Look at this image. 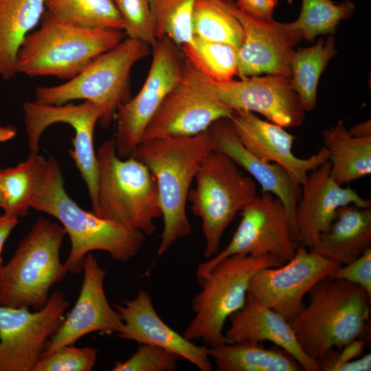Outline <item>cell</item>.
<instances>
[{"instance_id":"1","label":"cell","mask_w":371,"mask_h":371,"mask_svg":"<svg viewBox=\"0 0 371 371\" xmlns=\"http://www.w3.org/2000/svg\"><path fill=\"white\" fill-rule=\"evenodd\" d=\"M48 159L45 179L30 206L58 220L69 236L71 250L63 264L65 276L82 271L86 256L93 251H104L122 262L133 258L141 249L145 235L82 209L67 194L57 161Z\"/></svg>"},{"instance_id":"2","label":"cell","mask_w":371,"mask_h":371,"mask_svg":"<svg viewBox=\"0 0 371 371\" xmlns=\"http://www.w3.org/2000/svg\"><path fill=\"white\" fill-rule=\"evenodd\" d=\"M212 151L207 130L192 136L144 140L138 144L133 157L148 167L158 187L164 221L158 256L191 233L186 213L190 188L202 161Z\"/></svg>"},{"instance_id":"3","label":"cell","mask_w":371,"mask_h":371,"mask_svg":"<svg viewBox=\"0 0 371 371\" xmlns=\"http://www.w3.org/2000/svg\"><path fill=\"white\" fill-rule=\"evenodd\" d=\"M308 293V304L290 323L306 355L317 362L330 350L363 338L371 297L363 287L326 277Z\"/></svg>"},{"instance_id":"4","label":"cell","mask_w":371,"mask_h":371,"mask_svg":"<svg viewBox=\"0 0 371 371\" xmlns=\"http://www.w3.org/2000/svg\"><path fill=\"white\" fill-rule=\"evenodd\" d=\"M39 23L25 36L17 54L18 74L29 77L69 80L126 37L124 30L70 25L45 10Z\"/></svg>"},{"instance_id":"5","label":"cell","mask_w":371,"mask_h":371,"mask_svg":"<svg viewBox=\"0 0 371 371\" xmlns=\"http://www.w3.org/2000/svg\"><path fill=\"white\" fill-rule=\"evenodd\" d=\"M98 216L139 230L145 236L156 231L155 220L161 216L156 179L135 157H118L114 139L96 151Z\"/></svg>"},{"instance_id":"6","label":"cell","mask_w":371,"mask_h":371,"mask_svg":"<svg viewBox=\"0 0 371 371\" xmlns=\"http://www.w3.org/2000/svg\"><path fill=\"white\" fill-rule=\"evenodd\" d=\"M150 50V46L147 43L126 37L65 83L37 87L34 101L52 105L75 100L93 102L101 111L98 124L106 129L116 120L120 108L132 98V69L149 54Z\"/></svg>"},{"instance_id":"7","label":"cell","mask_w":371,"mask_h":371,"mask_svg":"<svg viewBox=\"0 0 371 371\" xmlns=\"http://www.w3.org/2000/svg\"><path fill=\"white\" fill-rule=\"evenodd\" d=\"M66 232L62 225L39 216L3 266L0 304L43 308L51 287L64 278L60 251Z\"/></svg>"},{"instance_id":"8","label":"cell","mask_w":371,"mask_h":371,"mask_svg":"<svg viewBox=\"0 0 371 371\" xmlns=\"http://www.w3.org/2000/svg\"><path fill=\"white\" fill-rule=\"evenodd\" d=\"M285 262L269 255H234L218 262L198 278L201 290L192 300L194 315L182 335L191 341L201 339L210 347L225 344L223 326L244 306L251 278L261 269Z\"/></svg>"},{"instance_id":"9","label":"cell","mask_w":371,"mask_h":371,"mask_svg":"<svg viewBox=\"0 0 371 371\" xmlns=\"http://www.w3.org/2000/svg\"><path fill=\"white\" fill-rule=\"evenodd\" d=\"M190 190V210L200 218L205 240L203 256L219 251L222 236L235 216L258 195L257 184L227 155L212 151L202 161Z\"/></svg>"},{"instance_id":"10","label":"cell","mask_w":371,"mask_h":371,"mask_svg":"<svg viewBox=\"0 0 371 371\" xmlns=\"http://www.w3.org/2000/svg\"><path fill=\"white\" fill-rule=\"evenodd\" d=\"M234 111L212 91L209 80L186 58L181 76L150 119L141 141L195 135L218 120L229 119Z\"/></svg>"},{"instance_id":"11","label":"cell","mask_w":371,"mask_h":371,"mask_svg":"<svg viewBox=\"0 0 371 371\" xmlns=\"http://www.w3.org/2000/svg\"><path fill=\"white\" fill-rule=\"evenodd\" d=\"M240 214V223L229 243L198 265L197 278L205 276L221 260L234 255H269L285 262L295 255L299 244L293 236L284 206L276 196L264 192L246 205Z\"/></svg>"},{"instance_id":"12","label":"cell","mask_w":371,"mask_h":371,"mask_svg":"<svg viewBox=\"0 0 371 371\" xmlns=\"http://www.w3.org/2000/svg\"><path fill=\"white\" fill-rule=\"evenodd\" d=\"M186 64L180 46L168 37L158 39L147 77L135 97L122 105L117 114L114 139L121 159L133 157L144 130L161 103L179 80Z\"/></svg>"},{"instance_id":"13","label":"cell","mask_w":371,"mask_h":371,"mask_svg":"<svg viewBox=\"0 0 371 371\" xmlns=\"http://www.w3.org/2000/svg\"><path fill=\"white\" fill-rule=\"evenodd\" d=\"M69 306L60 291L34 312L0 304V371H32Z\"/></svg>"},{"instance_id":"14","label":"cell","mask_w":371,"mask_h":371,"mask_svg":"<svg viewBox=\"0 0 371 371\" xmlns=\"http://www.w3.org/2000/svg\"><path fill=\"white\" fill-rule=\"evenodd\" d=\"M339 266L299 245L283 265L258 271L250 280L247 293L291 323L305 307L304 296Z\"/></svg>"},{"instance_id":"15","label":"cell","mask_w":371,"mask_h":371,"mask_svg":"<svg viewBox=\"0 0 371 371\" xmlns=\"http://www.w3.org/2000/svg\"><path fill=\"white\" fill-rule=\"evenodd\" d=\"M23 110L30 153H38L40 138L49 126L63 122L75 130L74 149L69 150V153L86 183L93 208L96 201L98 176L93 133L101 116L100 108L89 101L78 104L69 102L59 105L33 101L25 102Z\"/></svg>"},{"instance_id":"16","label":"cell","mask_w":371,"mask_h":371,"mask_svg":"<svg viewBox=\"0 0 371 371\" xmlns=\"http://www.w3.org/2000/svg\"><path fill=\"white\" fill-rule=\"evenodd\" d=\"M223 1L243 30V42L238 49L240 79L262 74L290 78L291 56L303 38L293 23L256 20L242 12L234 0Z\"/></svg>"},{"instance_id":"17","label":"cell","mask_w":371,"mask_h":371,"mask_svg":"<svg viewBox=\"0 0 371 371\" xmlns=\"http://www.w3.org/2000/svg\"><path fill=\"white\" fill-rule=\"evenodd\" d=\"M209 83L219 100L233 111L260 113L283 128L299 126L305 117L300 99L286 76L266 74Z\"/></svg>"},{"instance_id":"18","label":"cell","mask_w":371,"mask_h":371,"mask_svg":"<svg viewBox=\"0 0 371 371\" xmlns=\"http://www.w3.org/2000/svg\"><path fill=\"white\" fill-rule=\"evenodd\" d=\"M83 281L74 306L46 344L42 357L93 332L111 336L123 327L118 313L109 304L104 291L106 271L93 254H88L82 266Z\"/></svg>"},{"instance_id":"19","label":"cell","mask_w":371,"mask_h":371,"mask_svg":"<svg viewBox=\"0 0 371 371\" xmlns=\"http://www.w3.org/2000/svg\"><path fill=\"white\" fill-rule=\"evenodd\" d=\"M350 204L371 207L370 200L362 198L350 186L342 187L332 178L329 160L311 171L301 185L295 212L299 245L313 248L330 227L337 210Z\"/></svg>"},{"instance_id":"20","label":"cell","mask_w":371,"mask_h":371,"mask_svg":"<svg viewBox=\"0 0 371 371\" xmlns=\"http://www.w3.org/2000/svg\"><path fill=\"white\" fill-rule=\"evenodd\" d=\"M229 120L249 152L262 160L281 166L300 185L311 171L329 159V152L324 146L308 158L296 157L293 152L296 137L283 127L262 120L254 113L234 111Z\"/></svg>"},{"instance_id":"21","label":"cell","mask_w":371,"mask_h":371,"mask_svg":"<svg viewBox=\"0 0 371 371\" xmlns=\"http://www.w3.org/2000/svg\"><path fill=\"white\" fill-rule=\"evenodd\" d=\"M123 322L116 335L122 339L161 347L177 354L201 371H211L207 346L194 344L166 324L156 312L148 291L140 289L132 300L115 304Z\"/></svg>"},{"instance_id":"22","label":"cell","mask_w":371,"mask_h":371,"mask_svg":"<svg viewBox=\"0 0 371 371\" xmlns=\"http://www.w3.org/2000/svg\"><path fill=\"white\" fill-rule=\"evenodd\" d=\"M213 150L220 152L245 170L262 188L279 199L288 214L291 232L299 244L295 212L301 195V185L281 166L262 160L249 152L234 132L229 119L214 122L207 129Z\"/></svg>"},{"instance_id":"23","label":"cell","mask_w":371,"mask_h":371,"mask_svg":"<svg viewBox=\"0 0 371 371\" xmlns=\"http://www.w3.org/2000/svg\"><path fill=\"white\" fill-rule=\"evenodd\" d=\"M224 333L226 344L269 341L290 353L306 371H319L317 362L301 348L289 322L252 295L247 294L243 308L228 318Z\"/></svg>"},{"instance_id":"24","label":"cell","mask_w":371,"mask_h":371,"mask_svg":"<svg viewBox=\"0 0 371 371\" xmlns=\"http://www.w3.org/2000/svg\"><path fill=\"white\" fill-rule=\"evenodd\" d=\"M371 247V207H340L329 229L308 249L339 265L359 258Z\"/></svg>"},{"instance_id":"25","label":"cell","mask_w":371,"mask_h":371,"mask_svg":"<svg viewBox=\"0 0 371 371\" xmlns=\"http://www.w3.org/2000/svg\"><path fill=\"white\" fill-rule=\"evenodd\" d=\"M45 0H0V77L17 74V54L25 38L39 23Z\"/></svg>"},{"instance_id":"26","label":"cell","mask_w":371,"mask_h":371,"mask_svg":"<svg viewBox=\"0 0 371 371\" xmlns=\"http://www.w3.org/2000/svg\"><path fill=\"white\" fill-rule=\"evenodd\" d=\"M324 146L329 152L330 175L343 186L371 174V137L350 135L343 120L323 131Z\"/></svg>"},{"instance_id":"27","label":"cell","mask_w":371,"mask_h":371,"mask_svg":"<svg viewBox=\"0 0 371 371\" xmlns=\"http://www.w3.org/2000/svg\"><path fill=\"white\" fill-rule=\"evenodd\" d=\"M207 352L219 371H300L298 361L276 346L266 348L260 342L244 341L209 346Z\"/></svg>"},{"instance_id":"28","label":"cell","mask_w":371,"mask_h":371,"mask_svg":"<svg viewBox=\"0 0 371 371\" xmlns=\"http://www.w3.org/2000/svg\"><path fill=\"white\" fill-rule=\"evenodd\" d=\"M49 159L38 153L25 161L0 169V188L4 214L19 218L28 213L31 202L45 179Z\"/></svg>"},{"instance_id":"29","label":"cell","mask_w":371,"mask_h":371,"mask_svg":"<svg viewBox=\"0 0 371 371\" xmlns=\"http://www.w3.org/2000/svg\"><path fill=\"white\" fill-rule=\"evenodd\" d=\"M337 52L332 35L326 40L320 38L313 46L294 50L291 58L290 80L305 111L315 109L320 76Z\"/></svg>"},{"instance_id":"30","label":"cell","mask_w":371,"mask_h":371,"mask_svg":"<svg viewBox=\"0 0 371 371\" xmlns=\"http://www.w3.org/2000/svg\"><path fill=\"white\" fill-rule=\"evenodd\" d=\"M45 6L49 14L70 25L124 30L114 0H45Z\"/></svg>"},{"instance_id":"31","label":"cell","mask_w":371,"mask_h":371,"mask_svg":"<svg viewBox=\"0 0 371 371\" xmlns=\"http://www.w3.org/2000/svg\"><path fill=\"white\" fill-rule=\"evenodd\" d=\"M181 48L185 58L211 82H225L238 76V49L231 45L193 36Z\"/></svg>"},{"instance_id":"32","label":"cell","mask_w":371,"mask_h":371,"mask_svg":"<svg viewBox=\"0 0 371 371\" xmlns=\"http://www.w3.org/2000/svg\"><path fill=\"white\" fill-rule=\"evenodd\" d=\"M193 36L231 45L239 49L243 38L241 25L223 0H197L193 11Z\"/></svg>"},{"instance_id":"33","label":"cell","mask_w":371,"mask_h":371,"mask_svg":"<svg viewBox=\"0 0 371 371\" xmlns=\"http://www.w3.org/2000/svg\"><path fill=\"white\" fill-rule=\"evenodd\" d=\"M355 10V5L349 1L302 0L300 16L292 23L303 38L313 42L319 35L333 34L340 21L350 18Z\"/></svg>"},{"instance_id":"34","label":"cell","mask_w":371,"mask_h":371,"mask_svg":"<svg viewBox=\"0 0 371 371\" xmlns=\"http://www.w3.org/2000/svg\"><path fill=\"white\" fill-rule=\"evenodd\" d=\"M197 0H150L157 39L168 37L179 46L193 39L192 21Z\"/></svg>"},{"instance_id":"35","label":"cell","mask_w":371,"mask_h":371,"mask_svg":"<svg viewBox=\"0 0 371 371\" xmlns=\"http://www.w3.org/2000/svg\"><path fill=\"white\" fill-rule=\"evenodd\" d=\"M124 20L126 37L153 47L157 41L150 0H114Z\"/></svg>"},{"instance_id":"36","label":"cell","mask_w":371,"mask_h":371,"mask_svg":"<svg viewBox=\"0 0 371 371\" xmlns=\"http://www.w3.org/2000/svg\"><path fill=\"white\" fill-rule=\"evenodd\" d=\"M98 350L92 347L65 346L41 357L32 371H90L97 359Z\"/></svg>"},{"instance_id":"37","label":"cell","mask_w":371,"mask_h":371,"mask_svg":"<svg viewBox=\"0 0 371 371\" xmlns=\"http://www.w3.org/2000/svg\"><path fill=\"white\" fill-rule=\"evenodd\" d=\"M179 357L159 346L142 344L126 361H115L113 371H172L178 367Z\"/></svg>"},{"instance_id":"38","label":"cell","mask_w":371,"mask_h":371,"mask_svg":"<svg viewBox=\"0 0 371 371\" xmlns=\"http://www.w3.org/2000/svg\"><path fill=\"white\" fill-rule=\"evenodd\" d=\"M329 277L359 285L371 297V247L351 262L339 266Z\"/></svg>"},{"instance_id":"39","label":"cell","mask_w":371,"mask_h":371,"mask_svg":"<svg viewBox=\"0 0 371 371\" xmlns=\"http://www.w3.org/2000/svg\"><path fill=\"white\" fill-rule=\"evenodd\" d=\"M279 0H236L237 8L246 15L262 21L273 20V14Z\"/></svg>"},{"instance_id":"40","label":"cell","mask_w":371,"mask_h":371,"mask_svg":"<svg viewBox=\"0 0 371 371\" xmlns=\"http://www.w3.org/2000/svg\"><path fill=\"white\" fill-rule=\"evenodd\" d=\"M17 224L18 218L4 213L3 214H0V276L3 266L1 258L3 246Z\"/></svg>"},{"instance_id":"41","label":"cell","mask_w":371,"mask_h":371,"mask_svg":"<svg viewBox=\"0 0 371 371\" xmlns=\"http://www.w3.org/2000/svg\"><path fill=\"white\" fill-rule=\"evenodd\" d=\"M371 354L353 359L338 367L337 371H370Z\"/></svg>"},{"instance_id":"42","label":"cell","mask_w":371,"mask_h":371,"mask_svg":"<svg viewBox=\"0 0 371 371\" xmlns=\"http://www.w3.org/2000/svg\"><path fill=\"white\" fill-rule=\"evenodd\" d=\"M348 131L350 135L357 137H371L370 120H367L351 127Z\"/></svg>"},{"instance_id":"43","label":"cell","mask_w":371,"mask_h":371,"mask_svg":"<svg viewBox=\"0 0 371 371\" xmlns=\"http://www.w3.org/2000/svg\"><path fill=\"white\" fill-rule=\"evenodd\" d=\"M16 134V130L14 126L0 125V142L10 140Z\"/></svg>"},{"instance_id":"44","label":"cell","mask_w":371,"mask_h":371,"mask_svg":"<svg viewBox=\"0 0 371 371\" xmlns=\"http://www.w3.org/2000/svg\"><path fill=\"white\" fill-rule=\"evenodd\" d=\"M0 207L1 208L3 207V197H2V194L1 192V188H0Z\"/></svg>"}]
</instances>
